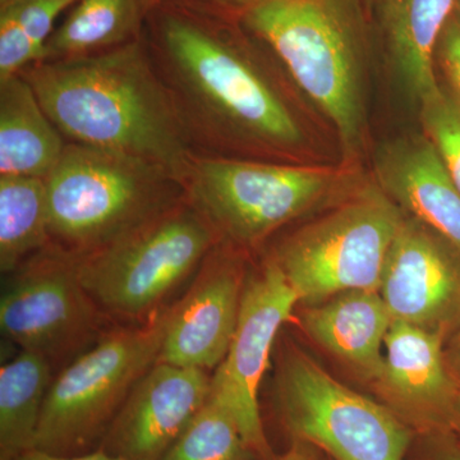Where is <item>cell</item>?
Listing matches in <instances>:
<instances>
[{"label":"cell","mask_w":460,"mask_h":460,"mask_svg":"<svg viewBox=\"0 0 460 460\" xmlns=\"http://www.w3.org/2000/svg\"><path fill=\"white\" fill-rule=\"evenodd\" d=\"M142 39L196 155L288 162L304 148L305 129L237 14L165 0Z\"/></svg>","instance_id":"obj_1"},{"label":"cell","mask_w":460,"mask_h":460,"mask_svg":"<svg viewBox=\"0 0 460 460\" xmlns=\"http://www.w3.org/2000/svg\"><path fill=\"white\" fill-rule=\"evenodd\" d=\"M21 75L69 144L104 148L164 166L183 183L196 155L144 39Z\"/></svg>","instance_id":"obj_2"},{"label":"cell","mask_w":460,"mask_h":460,"mask_svg":"<svg viewBox=\"0 0 460 460\" xmlns=\"http://www.w3.org/2000/svg\"><path fill=\"white\" fill-rule=\"evenodd\" d=\"M361 0H259L239 16L337 133L343 157L367 144V29Z\"/></svg>","instance_id":"obj_3"},{"label":"cell","mask_w":460,"mask_h":460,"mask_svg":"<svg viewBox=\"0 0 460 460\" xmlns=\"http://www.w3.org/2000/svg\"><path fill=\"white\" fill-rule=\"evenodd\" d=\"M45 181L51 244L77 257L114 243L186 201L183 183L164 166L69 142Z\"/></svg>","instance_id":"obj_4"},{"label":"cell","mask_w":460,"mask_h":460,"mask_svg":"<svg viewBox=\"0 0 460 460\" xmlns=\"http://www.w3.org/2000/svg\"><path fill=\"white\" fill-rule=\"evenodd\" d=\"M348 168L195 155L183 180L187 202L220 241L255 248L352 178Z\"/></svg>","instance_id":"obj_5"},{"label":"cell","mask_w":460,"mask_h":460,"mask_svg":"<svg viewBox=\"0 0 460 460\" xmlns=\"http://www.w3.org/2000/svg\"><path fill=\"white\" fill-rule=\"evenodd\" d=\"M220 239L186 201L126 237L77 257L84 289L107 316L145 323L198 272Z\"/></svg>","instance_id":"obj_6"},{"label":"cell","mask_w":460,"mask_h":460,"mask_svg":"<svg viewBox=\"0 0 460 460\" xmlns=\"http://www.w3.org/2000/svg\"><path fill=\"white\" fill-rule=\"evenodd\" d=\"M404 217L375 181L284 239L271 257L299 304H321L348 290H378Z\"/></svg>","instance_id":"obj_7"},{"label":"cell","mask_w":460,"mask_h":460,"mask_svg":"<svg viewBox=\"0 0 460 460\" xmlns=\"http://www.w3.org/2000/svg\"><path fill=\"white\" fill-rule=\"evenodd\" d=\"M166 308L131 328L108 330L54 378L33 449L75 456L108 431L136 384L157 361Z\"/></svg>","instance_id":"obj_8"},{"label":"cell","mask_w":460,"mask_h":460,"mask_svg":"<svg viewBox=\"0 0 460 460\" xmlns=\"http://www.w3.org/2000/svg\"><path fill=\"white\" fill-rule=\"evenodd\" d=\"M287 428L335 460H404L411 434L384 405L339 383L314 359L290 350L278 376Z\"/></svg>","instance_id":"obj_9"},{"label":"cell","mask_w":460,"mask_h":460,"mask_svg":"<svg viewBox=\"0 0 460 460\" xmlns=\"http://www.w3.org/2000/svg\"><path fill=\"white\" fill-rule=\"evenodd\" d=\"M107 314L84 289L77 256L53 244L7 274L0 330L51 363L77 358L104 334Z\"/></svg>","instance_id":"obj_10"},{"label":"cell","mask_w":460,"mask_h":460,"mask_svg":"<svg viewBox=\"0 0 460 460\" xmlns=\"http://www.w3.org/2000/svg\"><path fill=\"white\" fill-rule=\"evenodd\" d=\"M298 304L278 263L266 260L244 280L237 328L211 376V398L232 414L250 449L265 460L271 459V450L260 416L259 389L278 332Z\"/></svg>","instance_id":"obj_11"},{"label":"cell","mask_w":460,"mask_h":460,"mask_svg":"<svg viewBox=\"0 0 460 460\" xmlns=\"http://www.w3.org/2000/svg\"><path fill=\"white\" fill-rule=\"evenodd\" d=\"M378 293L393 321L447 341L460 326V252L405 215L390 247Z\"/></svg>","instance_id":"obj_12"},{"label":"cell","mask_w":460,"mask_h":460,"mask_svg":"<svg viewBox=\"0 0 460 460\" xmlns=\"http://www.w3.org/2000/svg\"><path fill=\"white\" fill-rule=\"evenodd\" d=\"M238 251L220 241L199 266L186 295L166 307L157 362L204 371L222 363L237 328L246 280Z\"/></svg>","instance_id":"obj_13"},{"label":"cell","mask_w":460,"mask_h":460,"mask_svg":"<svg viewBox=\"0 0 460 460\" xmlns=\"http://www.w3.org/2000/svg\"><path fill=\"white\" fill-rule=\"evenodd\" d=\"M210 386L208 371L156 362L109 426L102 450L126 460H162L210 398Z\"/></svg>","instance_id":"obj_14"},{"label":"cell","mask_w":460,"mask_h":460,"mask_svg":"<svg viewBox=\"0 0 460 460\" xmlns=\"http://www.w3.org/2000/svg\"><path fill=\"white\" fill-rule=\"evenodd\" d=\"M384 348L376 381L387 401L420 422L450 426L460 383L447 366L445 339L393 321Z\"/></svg>","instance_id":"obj_15"},{"label":"cell","mask_w":460,"mask_h":460,"mask_svg":"<svg viewBox=\"0 0 460 460\" xmlns=\"http://www.w3.org/2000/svg\"><path fill=\"white\" fill-rule=\"evenodd\" d=\"M374 166L377 186L402 213L434 229L460 252V192L425 135L386 142Z\"/></svg>","instance_id":"obj_16"},{"label":"cell","mask_w":460,"mask_h":460,"mask_svg":"<svg viewBox=\"0 0 460 460\" xmlns=\"http://www.w3.org/2000/svg\"><path fill=\"white\" fill-rule=\"evenodd\" d=\"M390 66L405 95L419 105L438 86L436 53L456 0H372Z\"/></svg>","instance_id":"obj_17"},{"label":"cell","mask_w":460,"mask_h":460,"mask_svg":"<svg viewBox=\"0 0 460 460\" xmlns=\"http://www.w3.org/2000/svg\"><path fill=\"white\" fill-rule=\"evenodd\" d=\"M392 323L378 290H348L311 305L304 314L305 332L316 343L375 380L383 371Z\"/></svg>","instance_id":"obj_18"},{"label":"cell","mask_w":460,"mask_h":460,"mask_svg":"<svg viewBox=\"0 0 460 460\" xmlns=\"http://www.w3.org/2000/svg\"><path fill=\"white\" fill-rule=\"evenodd\" d=\"M66 145L22 75L0 83V177L45 180Z\"/></svg>","instance_id":"obj_19"},{"label":"cell","mask_w":460,"mask_h":460,"mask_svg":"<svg viewBox=\"0 0 460 460\" xmlns=\"http://www.w3.org/2000/svg\"><path fill=\"white\" fill-rule=\"evenodd\" d=\"M146 16L141 0H77L51 33L41 62L91 56L140 40Z\"/></svg>","instance_id":"obj_20"},{"label":"cell","mask_w":460,"mask_h":460,"mask_svg":"<svg viewBox=\"0 0 460 460\" xmlns=\"http://www.w3.org/2000/svg\"><path fill=\"white\" fill-rule=\"evenodd\" d=\"M53 365L21 350L0 368V460H17L35 447Z\"/></svg>","instance_id":"obj_21"},{"label":"cell","mask_w":460,"mask_h":460,"mask_svg":"<svg viewBox=\"0 0 460 460\" xmlns=\"http://www.w3.org/2000/svg\"><path fill=\"white\" fill-rule=\"evenodd\" d=\"M50 244L47 181L0 177V270L11 274Z\"/></svg>","instance_id":"obj_22"},{"label":"cell","mask_w":460,"mask_h":460,"mask_svg":"<svg viewBox=\"0 0 460 460\" xmlns=\"http://www.w3.org/2000/svg\"><path fill=\"white\" fill-rule=\"evenodd\" d=\"M253 456H257L232 414L210 396L162 460H251Z\"/></svg>","instance_id":"obj_23"},{"label":"cell","mask_w":460,"mask_h":460,"mask_svg":"<svg viewBox=\"0 0 460 460\" xmlns=\"http://www.w3.org/2000/svg\"><path fill=\"white\" fill-rule=\"evenodd\" d=\"M419 107L423 135L460 192V100L449 86L438 84Z\"/></svg>","instance_id":"obj_24"},{"label":"cell","mask_w":460,"mask_h":460,"mask_svg":"<svg viewBox=\"0 0 460 460\" xmlns=\"http://www.w3.org/2000/svg\"><path fill=\"white\" fill-rule=\"evenodd\" d=\"M75 2L77 0H20L0 8V20L11 23L23 36L41 62L58 18Z\"/></svg>","instance_id":"obj_25"},{"label":"cell","mask_w":460,"mask_h":460,"mask_svg":"<svg viewBox=\"0 0 460 460\" xmlns=\"http://www.w3.org/2000/svg\"><path fill=\"white\" fill-rule=\"evenodd\" d=\"M436 60L443 68L447 86L460 100V11L458 8L456 9L441 33Z\"/></svg>","instance_id":"obj_26"},{"label":"cell","mask_w":460,"mask_h":460,"mask_svg":"<svg viewBox=\"0 0 460 460\" xmlns=\"http://www.w3.org/2000/svg\"><path fill=\"white\" fill-rule=\"evenodd\" d=\"M17 460H126L120 456L109 454L105 450H99V452L84 454V456H57L42 452V450L32 449L29 452L23 453Z\"/></svg>","instance_id":"obj_27"},{"label":"cell","mask_w":460,"mask_h":460,"mask_svg":"<svg viewBox=\"0 0 460 460\" xmlns=\"http://www.w3.org/2000/svg\"><path fill=\"white\" fill-rule=\"evenodd\" d=\"M162 2H165V0H159V3ZM193 2L202 3V4L223 9V11L229 12V13L241 16L244 11L252 7L259 0H193Z\"/></svg>","instance_id":"obj_28"},{"label":"cell","mask_w":460,"mask_h":460,"mask_svg":"<svg viewBox=\"0 0 460 460\" xmlns=\"http://www.w3.org/2000/svg\"><path fill=\"white\" fill-rule=\"evenodd\" d=\"M445 357L454 377L460 383V326L449 338V343L445 348Z\"/></svg>","instance_id":"obj_29"},{"label":"cell","mask_w":460,"mask_h":460,"mask_svg":"<svg viewBox=\"0 0 460 460\" xmlns=\"http://www.w3.org/2000/svg\"><path fill=\"white\" fill-rule=\"evenodd\" d=\"M278 460H321L319 456L314 452L313 447L310 444L298 443L295 444V447Z\"/></svg>","instance_id":"obj_30"},{"label":"cell","mask_w":460,"mask_h":460,"mask_svg":"<svg viewBox=\"0 0 460 460\" xmlns=\"http://www.w3.org/2000/svg\"><path fill=\"white\" fill-rule=\"evenodd\" d=\"M450 428L456 429V434L460 438V394L458 401L456 402V407H454L452 420H450Z\"/></svg>","instance_id":"obj_31"},{"label":"cell","mask_w":460,"mask_h":460,"mask_svg":"<svg viewBox=\"0 0 460 460\" xmlns=\"http://www.w3.org/2000/svg\"><path fill=\"white\" fill-rule=\"evenodd\" d=\"M142 4H144L145 11H146V13L151 11V9H154L156 7L157 4H159V0H141Z\"/></svg>","instance_id":"obj_32"},{"label":"cell","mask_w":460,"mask_h":460,"mask_svg":"<svg viewBox=\"0 0 460 460\" xmlns=\"http://www.w3.org/2000/svg\"><path fill=\"white\" fill-rule=\"evenodd\" d=\"M438 460H460V453H449L445 454V456H441Z\"/></svg>","instance_id":"obj_33"},{"label":"cell","mask_w":460,"mask_h":460,"mask_svg":"<svg viewBox=\"0 0 460 460\" xmlns=\"http://www.w3.org/2000/svg\"><path fill=\"white\" fill-rule=\"evenodd\" d=\"M16 2H20V0H0V8L7 7Z\"/></svg>","instance_id":"obj_34"},{"label":"cell","mask_w":460,"mask_h":460,"mask_svg":"<svg viewBox=\"0 0 460 460\" xmlns=\"http://www.w3.org/2000/svg\"><path fill=\"white\" fill-rule=\"evenodd\" d=\"M363 5H371L372 0H361Z\"/></svg>","instance_id":"obj_35"},{"label":"cell","mask_w":460,"mask_h":460,"mask_svg":"<svg viewBox=\"0 0 460 460\" xmlns=\"http://www.w3.org/2000/svg\"><path fill=\"white\" fill-rule=\"evenodd\" d=\"M456 8L460 11V0H456Z\"/></svg>","instance_id":"obj_36"}]
</instances>
